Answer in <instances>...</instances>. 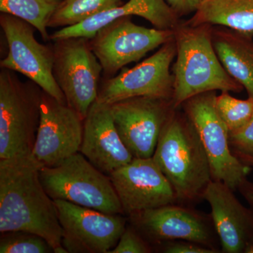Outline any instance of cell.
Here are the masks:
<instances>
[{
  "label": "cell",
  "instance_id": "cell-16",
  "mask_svg": "<svg viewBox=\"0 0 253 253\" xmlns=\"http://www.w3.org/2000/svg\"><path fill=\"white\" fill-rule=\"evenodd\" d=\"M203 199L211 207L221 252L246 253L253 243V209L244 206L234 191L221 181L212 180Z\"/></svg>",
  "mask_w": 253,
  "mask_h": 253
},
{
  "label": "cell",
  "instance_id": "cell-22",
  "mask_svg": "<svg viewBox=\"0 0 253 253\" xmlns=\"http://www.w3.org/2000/svg\"><path fill=\"white\" fill-rule=\"evenodd\" d=\"M123 4V0H62L50 19L49 28L75 26Z\"/></svg>",
  "mask_w": 253,
  "mask_h": 253
},
{
  "label": "cell",
  "instance_id": "cell-19",
  "mask_svg": "<svg viewBox=\"0 0 253 253\" xmlns=\"http://www.w3.org/2000/svg\"><path fill=\"white\" fill-rule=\"evenodd\" d=\"M253 38L212 26V44L226 72L253 97Z\"/></svg>",
  "mask_w": 253,
  "mask_h": 253
},
{
  "label": "cell",
  "instance_id": "cell-21",
  "mask_svg": "<svg viewBox=\"0 0 253 253\" xmlns=\"http://www.w3.org/2000/svg\"><path fill=\"white\" fill-rule=\"evenodd\" d=\"M62 0H0L1 13L11 14L29 23L50 41L47 28L51 16Z\"/></svg>",
  "mask_w": 253,
  "mask_h": 253
},
{
  "label": "cell",
  "instance_id": "cell-24",
  "mask_svg": "<svg viewBox=\"0 0 253 253\" xmlns=\"http://www.w3.org/2000/svg\"><path fill=\"white\" fill-rule=\"evenodd\" d=\"M1 253H51L54 249L41 236L25 232L9 231L1 233Z\"/></svg>",
  "mask_w": 253,
  "mask_h": 253
},
{
  "label": "cell",
  "instance_id": "cell-12",
  "mask_svg": "<svg viewBox=\"0 0 253 253\" xmlns=\"http://www.w3.org/2000/svg\"><path fill=\"white\" fill-rule=\"evenodd\" d=\"M110 106L118 134L133 157H153L163 126L176 110L172 100L137 96Z\"/></svg>",
  "mask_w": 253,
  "mask_h": 253
},
{
  "label": "cell",
  "instance_id": "cell-9",
  "mask_svg": "<svg viewBox=\"0 0 253 253\" xmlns=\"http://www.w3.org/2000/svg\"><path fill=\"white\" fill-rule=\"evenodd\" d=\"M174 37L152 56L131 68H123L117 76L103 78L99 84L96 101L111 105L137 96H151L172 99L174 76L170 68L175 59Z\"/></svg>",
  "mask_w": 253,
  "mask_h": 253
},
{
  "label": "cell",
  "instance_id": "cell-10",
  "mask_svg": "<svg viewBox=\"0 0 253 253\" xmlns=\"http://www.w3.org/2000/svg\"><path fill=\"white\" fill-rule=\"evenodd\" d=\"M0 26L8 45L7 55L0 61V67L21 73L48 94L66 104L64 94L53 76L52 44L38 42L34 36L36 28L12 15L1 13Z\"/></svg>",
  "mask_w": 253,
  "mask_h": 253
},
{
  "label": "cell",
  "instance_id": "cell-27",
  "mask_svg": "<svg viewBox=\"0 0 253 253\" xmlns=\"http://www.w3.org/2000/svg\"><path fill=\"white\" fill-rule=\"evenodd\" d=\"M155 250L164 253H217L202 245L183 240L163 242L156 246Z\"/></svg>",
  "mask_w": 253,
  "mask_h": 253
},
{
  "label": "cell",
  "instance_id": "cell-18",
  "mask_svg": "<svg viewBox=\"0 0 253 253\" xmlns=\"http://www.w3.org/2000/svg\"><path fill=\"white\" fill-rule=\"evenodd\" d=\"M138 16L147 20L154 28L174 31L181 21L166 0H129L126 4L93 16L79 24L61 28L50 35V41L84 37L91 39L104 26L118 18Z\"/></svg>",
  "mask_w": 253,
  "mask_h": 253
},
{
  "label": "cell",
  "instance_id": "cell-13",
  "mask_svg": "<svg viewBox=\"0 0 253 253\" xmlns=\"http://www.w3.org/2000/svg\"><path fill=\"white\" fill-rule=\"evenodd\" d=\"M62 227V246L68 253H109L126 230V218L67 201L56 200Z\"/></svg>",
  "mask_w": 253,
  "mask_h": 253
},
{
  "label": "cell",
  "instance_id": "cell-23",
  "mask_svg": "<svg viewBox=\"0 0 253 253\" xmlns=\"http://www.w3.org/2000/svg\"><path fill=\"white\" fill-rule=\"evenodd\" d=\"M215 105L229 132L244 126L253 116V97L241 100L231 96L229 91H221L216 96Z\"/></svg>",
  "mask_w": 253,
  "mask_h": 253
},
{
  "label": "cell",
  "instance_id": "cell-1",
  "mask_svg": "<svg viewBox=\"0 0 253 253\" xmlns=\"http://www.w3.org/2000/svg\"><path fill=\"white\" fill-rule=\"evenodd\" d=\"M42 168L33 154L0 159V233H32L54 253H67L57 208L42 184Z\"/></svg>",
  "mask_w": 253,
  "mask_h": 253
},
{
  "label": "cell",
  "instance_id": "cell-29",
  "mask_svg": "<svg viewBox=\"0 0 253 253\" xmlns=\"http://www.w3.org/2000/svg\"><path fill=\"white\" fill-rule=\"evenodd\" d=\"M238 191H239L241 196L247 201L253 209V181H249L246 179V180L241 183L239 186Z\"/></svg>",
  "mask_w": 253,
  "mask_h": 253
},
{
  "label": "cell",
  "instance_id": "cell-15",
  "mask_svg": "<svg viewBox=\"0 0 253 253\" xmlns=\"http://www.w3.org/2000/svg\"><path fill=\"white\" fill-rule=\"evenodd\" d=\"M109 176L126 215L178 204L172 185L153 157L134 158Z\"/></svg>",
  "mask_w": 253,
  "mask_h": 253
},
{
  "label": "cell",
  "instance_id": "cell-20",
  "mask_svg": "<svg viewBox=\"0 0 253 253\" xmlns=\"http://www.w3.org/2000/svg\"><path fill=\"white\" fill-rule=\"evenodd\" d=\"M184 23L223 26L253 38V0H202Z\"/></svg>",
  "mask_w": 253,
  "mask_h": 253
},
{
  "label": "cell",
  "instance_id": "cell-8",
  "mask_svg": "<svg viewBox=\"0 0 253 253\" xmlns=\"http://www.w3.org/2000/svg\"><path fill=\"white\" fill-rule=\"evenodd\" d=\"M128 217L129 224L154 249L166 241L183 240L202 245L217 253L221 252L220 242L211 214L188 205H167L135 212Z\"/></svg>",
  "mask_w": 253,
  "mask_h": 253
},
{
  "label": "cell",
  "instance_id": "cell-7",
  "mask_svg": "<svg viewBox=\"0 0 253 253\" xmlns=\"http://www.w3.org/2000/svg\"><path fill=\"white\" fill-rule=\"evenodd\" d=\"M53 42V76L66 104L84 120L97 99L102 66L89 38L76 37Z\"/></svg>",
  "mask_w": 253,
  "mask_h": 253
},
{
  "label": "cell",
  "instance_id": "cell-5",
  "mask_svg": "<svg viewBox=\"0 0 253 253\" xmlns=\"http://www.w3.org/2000/svg\"><path fill=\"white\" fill-rule=\"evenodd\" d=\"M40 177L54 201L61 200L108 214H124L109 176L94 167L81 152L55 167L42 168Z\"/></svg>",
  "mask_w": 253,
  "mask_h": 253
},
{
  "label": "cell",
  "instance_id": "cell-11",
  "mask_svg": "<svg viewBox=\"0 0 253 253\" xmlns=\"http://www.w3.org/2000/svg\"><path fill=\"white\" fill-rule=\"evenodd\" d=\"M174 31L148 28L133 22L131 16L118 18L100 29L89 43L106 78L125 66L137 62L148 53L174 38Z\"/></svg>",
  "mask_w": 253,
  "mask_h": 253
},
{
  "label": "cell",
  "instance_id": "cell-26",
  "mask_svg": "<svg viewBox=\"0 0 253 253\" xmlns=\"http://www.w3.org/2000/svg\"><path fill=\"white\" fill-rule=\"evenodd\" d=\"M229 144L235 156H253V116L244 126L229 132Z\"/></svg>",
  "mask_w": 253,
  "mask_h": 253
},
{
  "label": "cell",
  "instance_id": "cell-3",
  "mask_svg": "<svg viewBox=\"0 0 253 253\" xmlns=\"http://www.w3.org/2000/svg\"><path fill=\"white\" fill-rule=\"evenodd\" d=\"M211 25L191 26L184 22L174 30L176 46L172 66V102L179 109L186 100L208 91L241 92L244 86L231 77L212 44Z\"/></svg>",
  "mask_w": 253,
  "mask_h": 253
},
{
  "label": "cell",
  "instance_id": "cell-28",
  "mask_svg": "<svg viewBox=\"0 0 253 253\" xmlns=\"http://www.w3.org/2000/svg\"><path fill=\"white\" fill-rule=\"evenodd\" d=\"M202 0H166V2L179 18L194 14Z\"/></svg>",
  "mask_w": 253,
  "mask_h": 253
},
{
  "label": "cell",
  "instance_id": "cell-4",
  "mask_svg": "<svg viewBox=\"0 0 253 253\" xmlns=\"http://www.w3.org/2000/svg\"><path fill=\"white\" fill-rule=\"evenodd\" d=\"M43 90L21 81L16 72L0 71V159L33 154L41 123Z\"/></svg>",
  "mask_w": 253,
  "mask_h": 253
},
{
  "label": "cell",
  "instance_id": "cell-6",
  "mask_svg": "<svg viewBox=\"0 0 253 253\" xmlns=\"http://www.w3.org/2000/svg\"><path fill=\"white\" fill-rule=\"evenodd\" d=\"M217 95L215 91L196 95L184 101L180 108L199 134L209 160L212 180L221 181L236 191L248 179L252 168L231 151L229 129L216 108Z\"/></svg>",
  "mask_w": 253,
  "mask_h": 253
},
{
  "label": "cell",
  "instance_id": "cell-25",
  "mask_svg": "<svg viewBox=\"0 0 253 253\" xmlns=\"http://www.w3.org/2000/svg\"><path fill=\"white\" fill-rule=\"evenodd\" d=\"M154 249L134 226H126L116 247L109 253H151Z\"/></svg>",
  "mask_w": 253,
  "mask_h": 253
},
{
  "label": "cell",
  "instance_id": "cell-2",
  "mask_svg": "<svg viewBox=\"0 0 253 253\" xmlns=\"http://www.w3.org/2000/svg\"><path fill=\"white\" fill-rule=\"evenodd\" d=\"M179 109L163 126L153 158L172 185L178 204L189 206L204 200L212 173L197 131Z\"/></svg>",
  "mask_w": 253,
  "mask_h": 253
},
{
  "label": "cell",
  "instance_id": "cell-17",
  "mask_svg": "<svg viewBox=\"0 0 253 253\" xmlns=\"http://www.w3.org/2000/svg\"><path fill=\"white\" fill-rule=\"evenodd\" d=\"M80 152L109 176L134 158L115 126L110 105L95 101L84 120Z\"/></svg>",
  "mask_w": 253,
  "mask_h": 253
},
{
  "label": "cell",
  "instance_id": "cell-30",
  "mask_svg": "<svg viewBox=\"0 0 253 253\" xmlns=\"http://www.w3.org/2000/svg\"><path fill=\"white\" fill-rule=\"evenodd\" d=\"M236 156L246 166L251 168H253V156H244V155H237Z\"/></svg>",
  "mask_w": 253,
  "mask_h": 253
},
{
  "label": "cell",
  "instance_id": "cell-14",
  "mask_svg": "<svg viewBox=\"0 0 253 253\" xmlns=\"http://www.w3.org/2000/svg\"><path fill=\"white\" fill-rule=\"evenodd\" d=\"M84 120L66 104L43 91L41 123L33 156L42 167H55L80 152Z\"/></svg>",
  "mask_w": 253,
  "mask_h": 253
}]
</instances>
